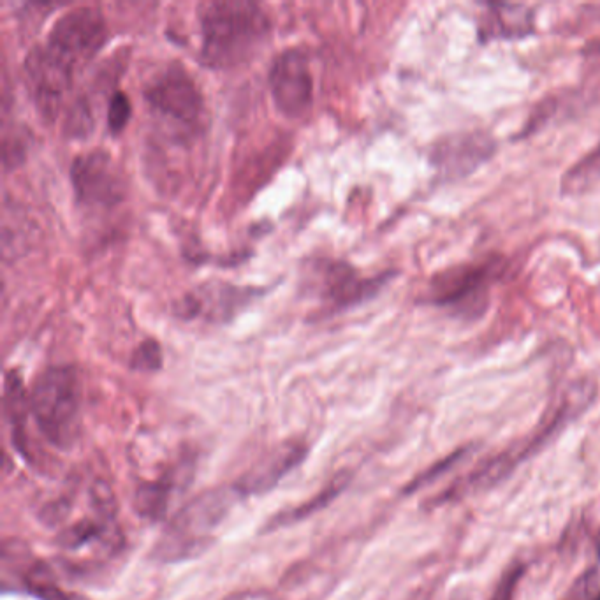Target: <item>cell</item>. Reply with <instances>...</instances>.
I'll return each mask as SVG.
<instances>
[{
  "mask_svg": "<svg viewBox=\"0 0 600 600\" xmlns=\"http://www.w3.org/2000/svg\"><path fill=\"white\" fill-rule=\"evenodd\" d=\"M199 60L213 69L243 66L263 50L271 34L270 16L249 0H213L199 6Z\"/></svg>",
  "mask_w": 600,
  "mask_h": 600,
  "instance_id": "1",
  "label": "cell"
},
{
  "mask_svg": "<svg viewBox=\"0 0 600 600\" xmlns=\"http://www.w3.org/2000/svg\"><path fill=\"white\" fill-rule=\"evenodd\" d=\"M30 414L48 444L71 449L80 439L81 386L76 368L48 366L29 393Z\"/></svg>",
  "mask_w": 600,
  "mask_h": 600,
  "instance_id": "2",
  "label": "cell"
},
{
  "mask_svg": "<svg viewBox=\"0 0 600 600\" xmlns=\"http://www.w3.org/2000/svg\"><path fill=\"white\" fill-rule=\"evenodd\" d=\"M240 500L233 484L206 490L183 505L171 518L159 542L154 558L164 564H175L187 558L199 557L212 544V532L226 520L231 507Z\"/></svg>",
  "mask_w": 600,
  "mask_h": 600,
  "instance_id": "3",
  "label": "cell"
},
{
  "mask_svg": "<svg viewBox=\"0 0 600 600\" xmlns=\"http://www.w3.org/2000/svg\"><path fill=\"white\" fill-rule=\"evenodd\" d=\"M504 271V259L497 256L442 271L430 280L426 301L474 319L486 310L491 287L502 279Z\"/></svg>",
  "mask_w": 600,
  "mask_h": 600,
  "instance_id": "4",
  "label": "cell"
},
{
  "mask_svg": "<svg viewBox=\"0 0 600 600\" xmlns=\"http://www.w3.org/2000/svg\"><path fill=\"white\" fill-rule=\"evenodd\" d=\"M143 96L178 134L196 136L205 124V97L187 69L171 64L148 83Z\"/></svg>",
  "mask_w": 600,
  "mask_h": 600,
  "instance_id": "5",
  "label": "cell"
},
{
  "mask_svg": "<svg viewBox=\"0 0 600 600\" xmlns=\"http://www.w3.org/2000/svg\"><path fill=\"white\" fill-rule=\"evenodd\" d=\"M30 94L41 117L53 122L59 117L73 87L76 67L60 57L48 44L34 46L23 64Z\"/></svg>",
  "mask_w": 600,
  "mask_h": 600,
  "instance_id": "6",
  "label": "cell"
},
{
  "mask_svg": "<svg viewBox=\"0 0 600 600\" xmlns=\"http://www.w3.org/2000/svg\"><path fill=\"white\" fill-rule=\"evenodd\" d=\"M74 198L87 208L111 210L127 196V182L117 162L106 150H90L71 164Z\"/></svg>",
  "mask_w": 600,
  "mask_h": 600,
  "instance_id": "7",
  "label": "cell"
},
{
  "mask_svg": "<svg viewBox=\"0 0 600 600\" xmlns=\"http://www.w3.org/2000/svg\"><path fill=\"white\" fill-rule=\"evenodd\" d=\"M108 41V25L101 9L81 6L67 11L53 25L48 46L74 67L94 59Z\"/></svg>",
  "mask_w": 600,
  "mask_h": 600,
  "instance_id": "8",
  "label": "cell"
},
{
  "mask_svg": "<svg viewBox=\"0 0 600 600\" xmlns=\"http://www.w3.org/2000/svg\"><path fill=\"white\" fill-rule=\"evenodd\" d=\"M270 92L277 110L287 118L307 115L314 103V78L300 50H286L271 64Z\"/></svg>",
  "mask_w": 600,
  "mask_h": 600,
  "instance_id": "9",
  "label": "cell"
},
{
  "mask_svg": "<svg viewBox=\"0 0 600 600\" xmlns=\"http://www.w3.org/2000/svg\"><path fill=\"white\" fill-rule=\"evenodd\" d=\"M497 143L483 131L460 132L447 136L432 148V164L442 178L456 180L470 175L484 161L493 157Z\"/></svg>",
  "mask_w": 600,
  "mask_h": 600,
  "instance_id": "10",
  "label": "cell"
},
{
  "mask_svg": "<svg viewBox=\"0 0 600 600\" xmlns=\"http://www.w3.org/2000/svg\"><path fill=\"white\" fill-rule=\"evenodd\" d=\"M321 296L331 312L356 307L374 298L388 284L393 273H384L372 279H363L358 271L342 261H322Z\"/></svg>",
  "mask_w": 600,
  "mask_h": 600,
  "instance_id": "11",
  "label": "cell"
},
{
  "mask_svg": "<svg viewBox=\"0 0 600 600\" xmlns=\"http://www.w3.org/2000/svg\"><path fill=\"white\" fill-rule=\"evenodd\" d=\"M254 294V287L208 282L198 287L194 293L185 294L175 312L182 319L205 317L208 321H229L233 315L238 314L240 308L249 305Z\"/></svg>",
  "mask_w": 600,
  "mask_h": 600,
  "instance_id": "12",
  "label": "cell"
},
{
  "mask_svg": "<svg viewBox=\"0 0 600 600\" xmlns=\"http://www.w3.org/2000/svg\"><path fill=\"white\" fill-rule=\"evenodd\" d=\"M308 447L303 442H284L257 461L235 484L240 498L257 497L273 490L284 477L307 458Z\"/></svg>",
  "mask_w": 600,
  "mask_h": 600,
  "instance_id": "13",
  "label": "cell"
},
{
  "mask_svg": "<svg viewBox=\"0 0 600 600\" xmlns=\"http://www.w3.org/2000/svg\"><path fill=\"white\" fill-rule=\"evenodd\" d=\"M479 16V39L483 43L493 39H521L535 32L534 9L523 4H484Z\"/></svg>",
  "mask_w": 600,
  "mask_h": 600,
  "instance_id": "14",
  "label": "cell"
},
{
  "mask_svg": "<svg viewBox=\"0 0 600 600\" xmlns=\"http://www.w3.org/2000/svg\"><path fill=\"white\" fill-rule=\"evenodd\" d=\"M187 476H192V467L182 461L157 481L140 484L134 495V507L138 514L150 521L162 520L168 513L169 502L173 495L176 491L182 490L183 484L189 483L185 479Z\"/></svg>",
  "mask_w": 600,
  "mask_h": 600,
  "instance_id": "15",
  "label": "cell"
},
{
  "mask_svg": "<svg viewBox=\"0 0 600 600\" xmlns=\"http://www.w3.org/2000/svg\"><path fill=\"white\" fill-rule=\"evenodd\" d=\"M349 483H351V474L349 472H338L337 476L331 477L326 486L319 493H315L314 497L310 498L308 502L275 514L264 525V532H273V530H279V528L291 527L294 523H300V521L314 516L315 513L322 511L324 507H328L335 498L340 497Z\"/></svg>",
  "mask_w": 600,
  "mask_h": 600,
  "instance_id": "16",
  "label": "cell"
},
{
  "mask_svg": "<svg viewBox=\"0 0 600 600\" xmlns=\"http://www.w3.org/2000/svg\"><path fill=\"white\" fill-rule=\"evenodd\" d=\"M4 407H6V414H8L9 423L13 428V442H15L16 449L27 456V449H25V421L30 412L29 393L25 391V384H23L22 375L18 374L16 370H9L6 374V381H4Z\"/></svg>",
  "mask_w": 600,
  "mask_h": 600,
  "instance_id": "17",
  "label": "cell"
},
{
  "mask_svg": "<svg viewBox=\"0 0 600 600\" xmlns=\"http://www.w3.org/2000/svg\"><path fill=\"white\" fill-rule=\"evenodd\" d=\"M600 183V143L592 152L579 159L567 173L562 176L560 191L565 196H576L581 192L590 191Z\"/></svg>",
  "mask_w": 600,
  "mask_h": 600,
  "instance_id": "18",
  "label": "cell"
},
{
  "mask_svg": "<svg viewBox=\"0 0 600 600\" xmlns=\"http://www.w3.org/2000/svg\"><path fill=\"white\" fill-rule=\"evenodd\" d=\"M22 585L30 595H34L39 600H87L83 595L62 590L53 581L50 569L41 562L30 565L27 572L23 574Z\"/></svg>",
  "mask_w": 600,
  "mask_h": 600,
  "instance_id": "19",
  "label": "cell"
},
{
  "mask_svg": "<svg viewBox=\"0 0 600 600\" xmlns=\"http://www.w3.org/2000/svg\"><path fill=\"white\" fill-rule=\"evenodd\" d=\"M110 521H92L81 520L74 523L73 527L64 530L59 537V544L62 548L78 549L90 541L101 539L108 530H110Z\"/></svg>",
  "mask_w": 600,
  "mask_h": 600,
  "instance_id": "20",
  "label": "cell"
},
{
  "mask_svg": "<svg viewBox=\"0 0 600 600\" xmlns=\"http://www.w3.org/2000/svg\"><path fill=\"white\" fill-rule=\"evenodd\" d=\"M162 363H164V358H162L161 344L155 338L143 340L134 349L131 361H129L132 370H138V372H159Z\"/></svg>",
  "mask_w": 600,
  "mask_h": 600,
  "instance_id": "21",
  "label": "cell"
},
{
  "mask_svg": "<svg viewBox=\"0 0 600 600\" xmlns=\"http://www.w3.org/2000/svg\"><path fill=\"white\" fill-rule=\"evenodd\" d=\"M132 103L122 90H115L108 103V129L111 134H120L131 122Z\"/></svg>",
  "mask_w": 600,
  "mask_h": 600,
  "instance_id": "22",
  "label": "cell"
},
{
  "mask_svg": "<svg viewBox=\"0 0 600 600\" xmlns=\"http://www.w3.org/2000/svg\"><path fill=\"white\" fill-rule=\"evenodd\" d=\"M92 127H94L92 111L88 108L85 99H78L67 113V132L71 136H87L88 132L92 131Z\"/></svg>",
  "mask_w": 600,
  "mask_h": 600,
  "instance_id": "23",
  "label": "cell"
},
{
  "mask_svg": "<svg viewBox=\"0 0 600 600\" xmlns=\"http://www.w3.org/2000/svg\"><path fill=\"white\" fill-rule=\"evenodd\" d=\"M521 578H523V567L514 565L513 569L505 572L504 578L490 600H514Z\"/></svg>",
  "mask_w": 600,
  "mask_h": 600,
  "instance_id": "24",
  "label": "cell"
},
{
  "mask_svg": "<svg viewBox=\"0 0 600 600\" xmlns=\"http://www.w3.org/2000/svg\"><path fill=\"white\" fill-rule=\"evenodd\" d=\"M465 454V451H458V453L453 454V456H447L444 460L440 461L439 465H435L433 469L426 470L425 474H421L418 479H414L412 483L407 486V493L410 491L418 490V488H423L428 481H433V479H437V477L442 474V472H446V470L451 469L456 461L461 460V456Z\"/></svg>",
  "mask_w": 600,
  "mask_h": 600,
  "instance_id": "25",
  "label": "cell"
},
{
  "mask_svg": "<svg viewBox=\"0 0 600 600\" xmlns=\"http://www.w3.org/2000/svg\"><path fill=\"white\" fill-rule=\"evenodd\" d=\"M585 600H600V590L599 592L595 593L593 597H590V595H586Z\"/></svg>",
  "mask_w": 600,
  "mask_h": 600,
  "instance_id": "26",
  "label": "cell"
},
{
  "mask_svg": "<svg viewBox=\"0 0 600 600\" xmlns=\"http://www.w3.org/2000/svg\"><path fill=\"white\" fill-rule=\"evenodd\" d=\"M227 600H245V599H243V597H231V599H227Z\"/></svg>",
  "mask_w": 600,
  "mask_h": 600,
  "instance_id": "27",
  "label": "cell"
}]
</instances>
